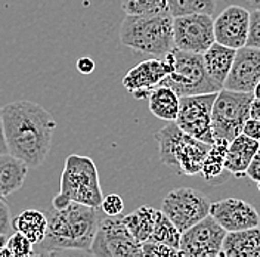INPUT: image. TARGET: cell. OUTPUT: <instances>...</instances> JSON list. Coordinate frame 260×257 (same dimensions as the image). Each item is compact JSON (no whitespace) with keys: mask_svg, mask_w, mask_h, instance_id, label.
<instances>
[{"mask_svg":"<svg viewBox=\"0 0 260 257\" xmlns=\"http://www.w3.org/2000/svg\"><path fill=\"white\" fill-rule=\"evenodd\" d=\"M3 135L8 152L28 167H39L48 158L56 120L42 105L19 99L2 107Z\"/></svg>","mask_w":260,"mask_h":257,"instance_id":"cell-1","label":"cell"},{"mask_svg":"<svg viewBox=\"0 0 260 257\" xmlns=\"http://www.w3.org/2000/svg\"><path fill=\"white\" fill-rule=\"evenodd\" d=\"M46 217V235L43 241L34 245V253L90 250L101 222V207H90L71 201L65 209L48 211Z\"/></svg>","mask_w":260,"mask_h":257,"instance_id":"cell-2","label":"cell"},{"mask_svg":"<svg viewBox=\"0 0 260 257\" xmlns=\"http://www.w3.org/2000/svg\"><path fill=\"white\" fill-rule=\"evenodd\" d=\"M120 42L136 53L166 56L173 45V16L126 15L120 27Z\"/></svg>","mask_w":260,"mask_h":257,"instance_id":"cell-3","label":"cell"},{"mask_svg":"<svg viewBox=\"0 0 260 257\" xmlns=\"http://www.w3.org/2000/svg\"><path fill=\"white\" fill-rule=\"evenodd\" d=\"M104 194L95 161L90 157L71 154L67 157L61 176V189L55 195L53 209H65L71 201L90 207H101Z\"/></svg>","mask_w":260,"mask_h":257,"instance_id":"cell-4","label":"cell"},{"mask_svg":"<svg viewBox=\"0 0 260 257\" xmlns=\"http://www.w3.org/2000/svg\"><path fill=\"white\" fill-rule=\"evenodd\" d=\"M154 138L158 144V154L162 164L175 170L178 175H200L210 144L201 142L185 133L175 121H169V124L160 128Z\"/></svg>","mask_w":260,"mask_h":257,"instance_id":"cell-5","label":"cell"},{"mask_svg":"<svg viewBox=\"0 0 260 257\" xmlns=\"http://www.w3.org/2000/svg\"><path fill=\"white\" fill-rule=\"evenodd\" d=\"M167 58L170 59L173 70L166 76L160 86L170 87L179 98L217 93L223 89L207 74L203 55L173 48L167 53Z\"/></svg>","mask_w":260,"mask_h":257,"instance_id":"cell-6","label":"cell"},{"mask_svg":"<svg viewBox=\"0 0 260 257\" xmlns=\"http://www.w3.org/2000/svg\"><path fill=\"white\" fill-rule=\"evenodd\" d=\"M253 99V93L220 89L211 108L213 138L231 142L241 135L244 123L250 118Z\"/></svg>","mask_w":260,"mask_h":257,"instance_id":"cell-7","label":"cell"},{"mask_svg":"<svg viewBox=\"0 0 260 257\" xmlns=\"http://www.w3.org/2000/svg\"><path fill=\"white\" fill-rule=\"evenodd\" d=\"M89 251L95 257H144L142 244L130 234L120 216L101 219Z\"/></svg>","mask_w":260,"mask_h":257,"instance_id":"cell-8","label":"cell"},{"mask_svg":"<svg viewBox=\"0 0 260 257\" xmlns=\"http://www.w3.org/2000/svg\"><path fill=\"white\" fill-rule=\"evenodd\" d=\"M161 211L182 232L197 225L210 214L209 198L194 188H178L162 200Z\"/></svg>","mask_w":260,"mask_h":257,"instance_id":"cell-9","label":"cell"},{"mask_svg":"<svg viewBox=\"0 0 260 257\" xmlns=\"http://www.w3.org/2000/svg\"><path fill=\"white\" fill-rule=\"evenodd\" d=\"M216 95L217 93H204L180 98L178 118L175 121L185 133L210 145L214 142L211 130V108Z\"/></svg>","mask_w":260,"mask_h":257,"instance_id":"cell-10","label":"cell"},{"mask_svg":"<svg viewBox=\"0 0 260 257\" xmlns=\"http://www.w3.org/2000/svg\"><path fill=\"white\" fill-rule=\"evenodd\" d=\"M214 19L207 14L173 18L175 48L203 55L214 43Z\"/></svg>","mask_w":260,"mask_h":257,"instance_id":"cell-11","label":"cell"},{"mask_svg":"<svg viewBox=\"0 0 260 257\" xmlns=\"http://www.w3.org/2000/svg\"><path fill=\"white\" fill-rule=\"evenodd\" d=\"M226 231L210 214L182 232L179 250L183 257H216L222 253Z\"/></svg>","mask_w":260,"mask_h":257,"instance_id":"cell-12","label":"cell"},{"mask_svg":"<svg viewBox=\"0 0 260 257\" xmlns=\"http://www.w3.org/2000/svg\"><path fill=\"white\" fill-rule=\"evenodd\" d=\"M172 70L173 67L167 55L162 58H151L130 68L123 77V86L135 99H148L151 92L160 86Z\"/></svg>","mask_w":260,"mask_h":257,"instance_id":"cell-13","label":"cell"},{"mask_svg":"<svg viewBox=\"0 0 260 257\" xmlns=\"http://www.w3.org/2000/svg\"><path fill=\"white\" fill-rule=\"evenodd\" d=\"M250 25V11L240 5H228L214 19V40L223 46H245Z\"/></svg>","mask_w":260,"mask_h":257,"instance_id":"cell-14","label":"cell"},{"mask_svg":"<svg viewBox=\"0 0 260 257\" xmlns=\"http://www.w3.org/2000/svg\"><path fill=\"white\" fill-rule=\"evenodd\" d=\"M210 216L226 232L260 226L259 211L241 198H225L211 203Z\"/></svg>","mask_w":260,"mask_h":257,"instance_id":"cell-15","label":"cell"},{"mask_svg":"<svg viewBox=\"0 0 260 257\" xmlns=\"http://www.w3.org/2000/svg\"><path fill=\"white\" fill-rule=\"evenodd\" d=\"M260 81V49L243 46L237 49L235 58L223 83V89L253 93Z\"/></svg>","mask_w":260,"mask_h":257,"instance_id":"cell-16","label":"cell"},{"mask_svg":"<svg viewBox=\"0 0 260 257\" xmlns=\"http://www.w3.org/2000/svg\"><path fill=\"white\" fill-rule=\"evenodd\" d=\"M259 148L257 141L245 136L243 133L238 135L235 139L229 142V146H228L225 170L232 173L235 177H244L250 161L259 151Z\"/></svg>","mask_w":260,"mask_h":257,"instance_id":"cell-17","label":"cell"},{"mask_svg":"<svg viewBox=\"0 0 260 257\" xmlns=\"http://www.w3.org/2000/svg\"><path fill=\"white\" fill-rule=\"evenodd\" d=\"M222 254L226 257H260V226L226 232Z\"/></svg>","mask_w":260,"mask_h":257,"instance_id":"cell-18","label":"cell"},{"mask_svg":"<svg viewBox=\"0 0 260 257\" xmlns=\"http://www.w3.org/2000/svg\"><path fill=\"white\" fill-rule=\"evenodd\" d=\"M28 169L30 167L24 161L9 152L0 154V194L9 197L21 189L28 175Z\"/></svg>","mask_w":260,"mask_h":257,"instance_id":"cell-19","label":"cell"},{"mask_svg":"<svg viewBox=\"0 0 260 257\" xmlns=\"http://www.w3.org/2000/svg\"><path fill=\"white\" fill-rule=\"evenodd\" d=\"M235 52H237L235 49L228 48L214 42L210 48L203 53V62H204L207 74L222 87L231 71V67L235 58Z\"/></svg>","mask_w":260,"mask_h":257,"instance_id":"cell-20","label":"cell"},{"mask_svg":"<svg viewBox=\"0 0 260 257\" xmlns=\"http://www.w3.org/2000/svg\"><path fill=\"white\" fill-rule=\"evenodd\" d=\"M149 111L164 121H176L180 107V98L166 86H157L148 97Z\"/></svg>","mask_w":260,"mask_h":257,"instance_id":"cell-21","label":"cell"},{"mask_svg":"<svg viewBox=\"0 0 260 257\" xmlns=\"http://www.w3.org/2000/svg\"><path fill=\"white\" fill-rule=\"evenodd\" d=\"M12 229L25 235L30 241L37 245L43 241L48 231V217L39 210H24L12 219Z\"/></svg>","mask_w":260,"mask_h":257,"instance_id":"cell-22","label":"cell"},{"mask_svg":"<svg viewBox=\"0 0 260 257\" xmlns=\"http://www.w3.org/2000/svg\"><path fill=\"white\" fill-rule=\"evenodd\" d=\"M157 213L158 210L151 206H142L127 216H123V223L138 241L144 244L149 240L152 234V229L157 220Z\"/></svg>","mask_w":260,"mask_h":257,"instance_id":"cell-23","label":"cell"},{"mask_svg":"<svg viewBox=\"0 0 260 257\" xmlns=\"http://www.w3.org/2000/svg\"><path fill=\"white\" fill-rule=\"evenodd\" d=\"M228 146H229V142L223 139H214V142L210 145L209 152L203 161L201 172H200V175H203V177L209 183H213V180L220 176L222 172L225 170Z\"/></svg>","mask_w":260,"mask_h":257,"instance_id":"cell-24","label":"cell"},{"mask_svg":"<svg viewBox=\"0 0 260 257\" xmlns=\"http://www.w3.org/2000/svg\"><path fill=\"white\" fill-rule=\"evenodd\" d=\"M169 6V14L176 16L192 15V14H207L211 15L216 11V0H166Z\"/></svg>","mask_w":260,"mask_h":257,"instance_id":"cell-25","label":"cell"},{"mask_svg":"<svg viewBox=\"0 0 260 257\" xmlns=\"http://www.w3.org/2000/svg\"><path fill=\"white\" fill-rule=\"evenodd\" d=\"M180 237H182L180 231H179L176 226L173 225V222L162 213L161 210H158L155 225H154L152 234H151V237H149L148 241L161 242V244H166V245L179 248V245H180Z\"/></svg>","mask_w":260,"mask_h":257,"instance_id":"cell-26","label":"cell"},{"mask_svg":"<svg viewBox=\"0 0 260 257\" xmlns=\"http://www.w3.org/2000/svg\"><path fill=\"white\" fill-rule=\"evenodd\" d=\"M121 9L126 15H170L166 0H121Z\"/></svg>","mask_w":260,"mask_h":257,"instance_id":"cell-27","label":"cell"},{"mask_svg":"<svg viewBox=\"0 0 260 257\" xmlns=\"http://www.w3.org/2000/svg\"><path fill=\"white\" fill-rule=\"evenodd\" d=\"M6 247L12 251L15 257H32L34 256V244L21 232H14L8 240Z\"/></svg>","mask_w":260,"mask_h":257,"instance_id":"cell-28","label":"cell"},{"mask_svg":"<svg viewBox=\"0 0 260 257\" xmlns=\"http://www.w3.org/2000/svg\"><path fill=\"white\" fill-rule=\"evenodd\" d=\"M142 254L144 257H182L179 248L152 241H146L142 244Z\"/></svg>","mask_w":260,"mask_h":257,"instance_id":"cell-29","label":"cell"},{"mask_svg":"<svg viewBox=\"0 0 260 257\" xmlns=\"http://www.w3.org/2000/svg\"><path fill=\"white\" fill-rule=\"evenodd\" d=\"M124 210V201L118 194H107L102 198L101 211L105 216H120Z\"/></svg>","mask_w":260,"mask_h":257,"instance_id":"cell-30","label":"cell"},{"mask_svg":"<svg viewBox=\"0 0 260 257\" xmlns=\"http://www.w3.org/2000/svg\"><path fill=\"white\" fill-rule=\"evenodd\" d=\"M245 46L260 49V8L250 11V25Z\"/></svg>","mask_w":260,"mask_h":257,"instance_id":"cell-31","label":"cell"},{"mask_svg":"<svg viewBox=\"0 0 260 257\" xmlns=\"http://www.w3.org/2000/svg\"><path fill=\"white\" fill-rule=\"evenodd\" d=\"M12 231V217H11V211L9 206L0 200V235H9Z\"/></svg>","mask_w":260,"mask_h":257,"instance_id":"cell-32","label":"cell"},{"mask_svg":"<svg viewBox=\"0 0 260 257\" xmlns=\"http://www.w3.org/2000/svg\"><path fill=\"white\" fill-rule=\"evenodd\" d=\"M243 135L254 139V141H260V121L254 120V118H248L243 126Z\"/></svg>","mask_w":260,"mask_h":257,"instance_id":"cell-33","label":"cell"},{"mask_svg":"<svg viewBox=\"0 0 260 257\" xmlns=\"http://www.w3.org/2000/svg\"><path fill=\"white\" fill-rule=\"evenodd\" d=\"M245 176L250 177L254 182L260 180V148L259 151L254 154V157L251 158V161H250V164L247 167V172H245Z\"/></svg>","mask_w":260,"mask_h":257,"instance_id":"cell-34","label":"cell"},{"mask_svg":"<svg viewBox=\"0 0 260 257\" xmlns=\"http://www.w3.org/2000/svg\"><path fill=\"white\" fill-rule=\"evenodd\" d=\"M77 70L80 71L81 74H92L95 71V61L92 58H87V56H83L77 59Z\"/></svg>","mask_w":260,"mask_h":257,"instance_id":"cell-35","label":"cell"},{"mask_svg":"<svg viewBox=\"0 0 260 257\" xmlns=\"http://www.w3.org/2000/svg\"><path fill=\"white\" fill-rule=\"evenodd\" d=\"M58 254L61 257H95L89 250H61Z\"/></svg>","mask_w":260,"mask_h":257,"instance_id":"cell-36","label":"cell"},{"mask_svg":"<svg viewBox=\"0 0 260 257\" xmlns=\"http://www.w3.org/2000/svg\"><path fill=\"white\" fill-rule=\"evenodd\" d=\"M225 3L226 5H240V6L247 8L248 11H251L259 6L260 0H225Z\"/></svg>","mask_w":260,"mask_h":257,"instance_id":"cell-37","label":"cell"},{"mask_svg":"<svg viewBox=\"0 0 260 257\" xmlns=\"http://www.w3.org/2000/svg\"><path fill=\"white\" fill-rule=\"evenodd\" d=\"M250 118L259 120L260 121V101L259 99H253L251 107H250Z\"/></svg>","mask_w":260,"mask_h":257,"instance_id":"cell-38","label":"cell"},{"mask_svg":"<svg viewBox=\"0 0 260 257\" xmlns=\"http://www.w3.org/2000/svg\"><path fill=\"white\" fill-rule=\"evenodd\" d=\"M8 152L6 142H5V135H3V123H2V107H0V154Z\"/></svg>","mask_w":260,"mask_h":257,"instance_id":"cell-39","label":"cell"},{"mask_svg":"<svg viewBox=\"0 0 260 257\" xmlns=\"http://www.w3.org/2000/svg\"><path fill=\"white\" fill-rule=\"evenodd\" d=\"M32 257H61L58 251H43V253H34Z\"/></svg>","mask_w":260,"mask_h":257,"instance_id":"cell-40","label":"cell"},{"mask_svg":"<svg viewBox=\"0 0 260 257\" xmlns=\"http://www.w3.org/2000/svg\"><path fill=\"white\" fill-rule=\"evenodd\" d=\"M0 257H15L12 254V251L6 247V244L5 245H2L0 247Z\"/></svg>","mask_w":260,"mask_h":257,"instance_id":"cell-41","label":"cell"},{"mask_svg":"<svg viewBox=\"0 0 260 257\" xmlns=\"http://www.w3.org/2000/svg\"><path fill=\"white\" fill-rule=\"evenodd\" d=\"M253 97H254V99H259L260 101V81L256 84V87L253 90Z\"/></svg>","mask_w":260,"mask_h":257,"instance_id":"cell-42","label":"cell"},{"mask_svg":"<svg viewBox=\"0 0 260 257\" xmlns=\"http://www.w3.org/2000/svg\"><path fill=\"white\" fill-rule=\"evenodd\" d=\"M6 240H8V238H6V235H0V247L6 244Z\"/></svg>","mask_w":260,"mask_h":257,"instance_id":"cell-43","label":"cell"},{"mask_svg":"<svg viewBox=\"0 0 260 257\" xmlns=\"http://www.w3.org/2000/svg\"><path fill=\"white\" fill-rule=\"evenodd\" d=\"M216 257H226V256H225V254H222V253H220V254H219V256H216Z\"/></svg>","mask_w":260,"mask_h":257,"instance_id":"cell-44","label":"cell"},{"mask_svg":"<svg viewBox=\"0 0 260 257\" xmlns=\"http://www.w3.org/2000/svg\"><path fill=\"white\" fill-rule=\"evenodd\" d=\"M257 188H259V192H260V180L257 182Z\"/></svg>","mask_w":260,"mask_h":257,"instance_id":"cell-45","label":"cell"},{"mask_svg":"<svg viewBox=\"0 0 260 257\" xmlns=\"http://www.w3.org/2000/svg\"><path fill=\"white\" fill-rule=\"evenodd\" d=\"M3 198H5V197H3V195H2V194H0V200H3Z\"/></svg>","mask_w":260,"mask_h":257,"instance_id":"cell-46","label":"cell"},{"mask_svg":"<svg viewBox=\"0 0 260 257\" xmlns=\"http://www.w3.org/2000/svg\"><path fill=\"white\" fill-rule=\"evenodd\" d=\"M259 146H260V141H259Z\"/></svg>","mask_w":260,"mask_h":257,"instance_id":"cell-47","label":"cell"},{"mask_svg":"<svg viewBox=\"0 0 260 257\" xmlns=\"http://www.w3.org/2000/svg\"><path fill=\"white\" fill-rule=\"evenodd\" d=\"M182 257H183V256H182Z\"/></svg>","mask_w":260,"mask_h":257,"instance_id":"cell-48","label":"cell"}]
</instances>
